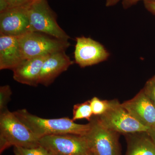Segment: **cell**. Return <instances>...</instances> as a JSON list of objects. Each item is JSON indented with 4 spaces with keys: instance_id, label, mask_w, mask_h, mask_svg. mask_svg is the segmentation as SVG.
Instances as JSON below:
<instances>
[{
    "instance_id": "6da1fadb",
    "label": "cell",
    "mask_w": 155,
    "mask_h": 155,
    "mask_svg": "<svg viewBox=\"0 0 155 155\" xmlns=\"http://www.w3.org/2000/svg\"><path fill=\"white\" fill-rule=\"evenodd\" d=\"M14 114L39 138L46 136L72 134L84 136L90 127L89 122L78 124L68 117L46 119L30 114L26 109L18 110Z\"/></svg>"
},
{
    "instance_id": "7a4b0ae2",
    "label": "cell",
    "mask_w": 155,
    "mask_h": 155,
    "mask_svg": "<svg viewBox=\"0 0 155 155\" xmlns=\"http://www.w3.org/2000/svg\"><path fill=\"white\" fill-rule=\"evenodd\" d=\"M34 148L40 146L38 138L14 114L7 110L0 113V152L11 146Z\"/></svg>"
},
{
    "instance_id": "3957f363",
    "label": "cell",
    "mask_w": 155,
    "mask_h": 155,
    "mask_svg": "<svg viewBox=\"0 0 155 155\" xmlns=\"http://www.w3.org/2000/svg\"><path fill=\"white\" fill-rule=\"evenodd\" d=\"M19 41L23 60L66 51L70 45L68 41L35 31L19 37Z\"/></svg>"
},
{
    "instance_id": "277c9868",
    "label": "cell",
    "mask_w": 155,
    "mask_h": 155,
    "mask_svg": "<svg viewBox=\"0 0 155 155\" xmlns=\"http://www.w3.org/2000/svg\"><path fill=\"white\" fill-rule=\"evenodd\" d=\"M28 12L31 31L68 41L70 37L58 25L57 14L48 0H38L32 3L28 7Z\"/></svg>"
},
{
    "instance_id": "5b68a950",
    "label": "cell",
    "mask_w": 155,
    "mask_h": 155,
    "mask_svg": "<svg viewBox=\"0 0 155 155\" xmlns=\"http://www.w3.org/2000/svg\"><path fill=\"white\" fill-rule=\"evenodd\" d=\"M89 123V130L84 136L90 154L120 155L119 134L104 126L97 116L92 118Z\"/></svg>"
},
{
    "instance_id": "8992f818",
    "label": "cell",
    "mask_w": 155,
    "mask_h": 155,
    "mask_svg": "<svg viewBox=\"0 0 155 155\" xmlns=\"http://www.w3.org/2000/svg\"><path fill=\"white\" fill-rule=\"evenodd\" d=\"M97 117L104 126L119 134L147 132L150 129L134 118L117 100L109 101L107 110Z\"/></svg>"
},
{
    "instance_id": "52a82bcc",
    "label": "cell",
    "mask_w": 155,
    "mask_h": 155,
    "mask_svg": "<svg viewBox=\"0 0 155 155\" xmlns=\"http://www.w3.org/2000/svg\"><path fill=\"white\" fill-rule=\"evenodd\" d=\"M40 145L52 155H89L84 136L72 134L46 136L39 139Z\"/></svg>"
},
{
    "instance_id": "ba28073f",
    "label": "cell",
    "mask_w": 155,
    "mask_h": 155,
    "mask_svg": "<svg viewBox=\"0 0 155 155\" xmlns=\"http://www.w3.org/2000/svg\"><path fill=\"white\" fill-rule=\"evenodd\" d=\"M75 62L81 68L96 65L108 60L110 54L101 44L89 37L76 38Z\"/></svg>"
},
{
    "instance_id": "9c48e42d",
    "label": "cell",
    "mask_w": 155,
    "mask_h": 155,
    "mask_svg": "<svg viewBox=\"0 0 155 155\" xmlns=\"http://www.w3.org/2000/svg\"><path fill=\"white\" fill-rule=\"evenodd\" d=\"M28 7L10 8L0 13V35L19 37L32 31Z\"/></svg>"
},
{
    "instance_id": "30bf717a",
    "label": "cell",
    "mask_w": 155,
    "mask_h": 155,
    "mask_svg": "<svg viewBox=\"0 0 155 155\" xmlns=\"http://www.w3.org/2000/svg\"><path fill=\"white\" fill-rule=\"evenodd\" d=\"M122 105L142 125L149 128L155 126V106L143 90Z\"/></svg>"
},
{
    "instance_id": "8fae6325",
    "label": "cell",
    "mask_w": 155,
    "mask_h": 155,
    "mask_svg": "<svg viewBox=\"0 0 155 155\" xmlns=\"http://www.w3.org/2000/svg\"><path fill=\"white\" fill-rule=\"evenodd\" d=\"M73 64V61L67 55L65 51L50 55L43 64L40 75L39 84L46 87L49 86Z\"/></svg>"
},
{
    "instance_id": "7c38bea8",
    "label": "cell",
    "mask_w": 155,
    "mask_h": 155,
    "mask_svg": "<svg viewBox=\"0 0 155 155\" xmlns=\"http://www.w3.org/2000/svg\"><path fill=\"white\" fill-rule=\"evenodd\" d=\"M48 56H41L22 61L12 70L14 80L22 84L37 86L39 84L40 75L43 64Z\"/></svg>"
},
{
    "instance_id": "4fadbf2b",
    "label": "cell",
    "mask_w": 155,
    "mask_h": 155,
    "mask_svg": "<svg viewBox=\"0 0 155 155\" xmlns=\"http://www.w3.org/2000/svg\"><path fill=\"white\" fill-rule=\"evenodd\" d=\"M19 37L0 35V69H11L22 61Z\"/></svg>"
},
{
    "instance_id": "5bb4252c",
    "label": "cell",
    "mask_w": 155,
    "mask_h": 155,
    "mask_svg": "<svg viewBox=\"0 0 155 155\" xmlns=\"http://www.w3.org/2000/svg\"><path fill=\"white\" fill-rule=\"evenodd\" d=\"M126 155H155V145L147 132L126 134Z\"/></svg>"
},
{
    "instance_id": "9a60e30c",
    "label": "cell",
    "mask_w": 155,
    "mask_h": 155,
    "mask_svg": "<svg viewBox=\"0 0 155 155\" xmlns=\"http://www.w3.org/2000/svg\"><path fill=\"white\" fill-rule=\"evenodd\" d=\"M93 115L91 107L90 101H87L81 104H78L73 107L72 120L86 119L90 121Z\"/></svg>"
},
{
    "instance_id": "2e32d148",
    "label": "cell",
    "mask_w": 155,
    "mask_h": 155,
    "mask_svg": "<svg viewBox=\"0 0 155 155\" xmlns=\"http://www.w3.org/2000/svg\"><path fill=\"white\" fill-rule=\"evenodd\" d=\"M90 103L93 114L96 116L102 115L109 107V101L101 100L97 97H94L90 100Z\"/></svg>"
},
{
    "instance_id": "e0dca14e",
    "label": "cell",
    "mask_w": 155,
    "mask_h": 155,
    "mask_svg": "<svg viewBox=\"0 0 155 155\" xmlns=\"http://www.w3.org/2000/svg\"><path fill=\"white\" fill-rule=\"evenodd\" d=\"M14 151L15 155H52L40 145L30 148L14 147Z\"/></svg>"
},
{
    "instance_id": "ac0fdd59",
    "label": "cell",
    "mask_w": 155,
    "mask_h": 155,
    "mask_svg": "<svg viewBox=\"0 0 155 155\" xmlns=\"http://www.w3.org/2000/svg\"><path fill=\"white\" fill-rule=\"evenodd\" d=\"M12 94V91L9 85L0 87V113L8 110L7 105L11 100Z\"/></svg>"
},
{
    "instance_id": "d6986e66",
    "label": "cell",
    "mask_w": 155,
    "mask_h": 155,
    "mask_svg": "<svg viewBox=\"0 0 155 155\" xmlns=\"http://www.w3.org/2000/svg\"><path fill=\"white\" fill-rule=\"evenodd\" d=\"M142 89L155 106V75L147 81Z\"/></svg>"
},
{
    "instance_id": "ffe728a7",
    "label": "cell",
    "mask_w": 155,
    "mask_h": 155,
    "mask_svg": "<svg viewBox=\"0 0 155 155\" xmlns=\"http://www.w3.org/2000/svg\"><path fill=\"white\" fill-rule=\"evenodd\" d=\"M38 0H5L9 8L13 7H28Z\"/></svg>"
},
{
    "instance_id": "44dd1931",
    "label": "cell",
    "mask_w": 155,
    "mask_h": 155,
    "mask_svg": "<svg viewBox=\"0 0 155 155\" xmlns=\"http://www.w3.org/2000/svg\"><path fill=\"white\" fill-rule=\"evenodd\" d=\"M145 8L155 15V0H146L143 1Z\"/></svg>"
},
{
    "instance_id": "7402d4cb",
    "label": "cell",
    "mask_w": 155,
    "mask_h": 155,
    "mask_svg": "<svg viewBox=\"0 0 155 155\" xmlns=\"http://www.w3.org/2000/svg\"><path fill=\"white\" fill-rule=\"evenodd\" d=\"M146 0H122V7L124 9L130 8L132 6L135 5L140 1H144Z\"/></svg>"
},
{
    "instance_id": "603a6c76",
    "label": "cell",
    "mask_w": 155,
    "mask_h": 155,
    "mask_svg": "<svg viewBox=\"0 0 155 155\" xmlns=\"http://www.w3.org/2000/svg\"><path fill=\"white\" fill-rule=\"evenodd\" d=\"M147 133L149 135L155 145V126L150 128L147 131Z\"/></svg>"
},
{
    "instance_id": "cb8c5ba5",
    "label": "cell",
    "mask_w": 155,
    "mask_h": 155,
    "mask_svg": "<svg viewBox=\"0 0 155 155\" xmlns=\"http://www.w3.org/2000/svg\"><path fill=\"white\" fill-rule=\"evenodd\" d=\"M121 1L122 0H106V6L107 7H113Z\"/></svg>"
},
{
    "instance_id": "d4e9b609",
    "label": "cell",
    "mask_w": 155,
    "mask_h": 155,
    "mask_svg": "<svg viewBox=\"0 0 155 155\" xmlns=\"http://www.w3.org/2000/svg\"><path fill=\"white\" fill-rule=\"evenodd\" d=\"M89 155H91V154H90Z\"/></svg>"
}]
</instances>
